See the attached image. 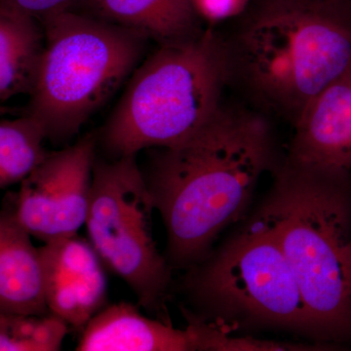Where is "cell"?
I'll return each mask as SVG.
<instances>
[{
	"instance_id": "6da1fadb",
	"label": "cell",
	"mask_w": 351,
	"mask_h": 351,
	"mask_svg": "<svg viewBox=\"0 0 351 351\" xmlns=\"http://www.w3.org/2000/svg\"><path fill=\"white\" fill-rule=\"evenodd\" d=\"M147 151L141 170L167 233L168 263L186 269L209 256L263 175L279 165L269 115L223 103L188 140Z\"/></svg>"
},
{
	"instance_id": "7a4b0ae2",
	"label": "cell",
	"mask_w": 351,
	"mask_h": 351,
	"mask_svg": "<svg viewBox=\"0 0 351 351\" xmlns=\"http://www.w3.org/2000/svg\"><path fill=\"white\" fill-rule=\"evenodd\" d=\"M221 34L228 84L250 107L294 125L304 108L351 69L346 0H263Z\"/></svg>"
},
{
	"instance_id": "3957f363",
	"label": "cell",
	"mask_w": 351,
	"mask_h": 351,
	"mask_svg": "<svg viewBox=\"0 0 351 351\" xmlns=\"http://www.w3.org/2000/svg\"><path fill=\"white\" fill-rule=\"evenodd\" d=\"M276 182L252 223L282 249L306 306L313 339L351 345V295L341 250L351 235V173L279 163Z\"/></svg>"
},
{
	"instance_id": "277c9868",
	"label": "cell",
	"mask_w": 351,
	"mask_h": 351,
	"mask_svg": "<svg viewBox=\"0 0 351 351\" xmlns=\"http://www.w3.org/2000/svg\"><path fill=\"white\" fill-rule=\"evenodd\" d=\"M228 84L223 38L213 27L160 44L134 71L101 144L112 158L181 144L213 117Z\"/></svg>"
},
{
	"instance_id": "5b68a950",
	"label": "cell",
	"mask_w": 351,
	"mask_h": 351,
	"mask_svg": "<svg viewBox=\"0 0 351 351\" xmlns=\"http://www.w3.org/2000/svg\"><path fill=\"white\" fill-rule=\"evenodd\" d=\"M44 46L25 114L47 140L73 138L140 63L137 32L71 10L41 21Z\"/></svg>"
},
{
	"instance_id": "8992f818",
	"label": "cell",
	"mask_w": 351,
	"mask_h": 351,
	"mask_svg": "<svg viewBox=\"0 0 351 351\" xmlns=\"http://www.w3.org/2000/svg\"><path fill=\"white\" fill-rule=\"evenodd\" d=\"M189 269V301L206 322L278 328L313 338L306 306L294 272L278 242L251 223L219 253Z\"/></svg>"
},
{
	"instance_id": "52a82bcc",
	"label": "cell",
	"mask_w": 351,
	"mask_h": 351,
	"mask_svg": "<svg viewBox=\"0 0 351 351\" xmlns=\"http://www.w3.org/2000/svg\"><path fill=\"white\" fill-rule=\"evenodd\" d=\"M154 208L137 156L95 159L86 223L88 240L138 304L165 311L171 267L152 237Z\"/></svg>"
},
{
	"instance_id": "ba28073f",
	"label": "cell",
	"mask_w": 351,
	"mask_h": 351,
	"mask_svg": "<svg viewBox=\"0 0 351 351\" xmlns=\"http://www.w3.org/2000/svg\"><path fill=\"white\" fill-rule=\"evenodd\" d=\"M96 138L48 152L6 205L18 223L43 243L77 234L86 223Z\"/></svg>"
},
{
	"instance_id": "9c48e42d",
	"label": "cell",
	"mask_w": 351,
	"mask_h": 351,
	"mask_svg": "<svg viewBox=\"0 0 351 351\" xmlns=\"http://www.w3.org/2000/svg\"><path fill=\"white\" fill-rule=\"evenodd\" d=\"M38 251L48 311L82 332L108 306L106 265L89 240L77 234L44 243Z\"/></svg>"
},
{
	"instance_id": "30bf717a",
	"label": "cell",
	"mask_w": 351,
	"mask_h": 351,
	"mask_svg": "<svg viewBox=\"0 0 351 351\" xmlns=\"http://www.w3.org/2000/svg\"><path fill=\"white\" fill-rule=\"evenodd\" d=\"M293 127L284 162L351 173V69L314 97Z\"/></svg>"
},
{
	"instance_id": "8fae6325",
	"label": "cell",
	"mask_w": 351,
	"mask_h": 351,
	"mask_svg": "<svg viewBox=\"0 0 351 351\" xmlns=\"http://www.w3.org/2000/svg\"><path fill=\"white\" fill-rule=\"evenodd\" d=\"M78 351H200V329L184 330L143 315L128 302L107 306L82 330Z\"/></svg>"
},
{
	"instance_id": "7c38bea8",
	"label": "cell",
	"mask_w": 351,
	"mask_h": 351,
	"mask_svg": "<svg viewBox=\"0 0 351 351\" xmlns=\"http://www.w3.org/2000/svg\"><path fill=\"white\" fill-rule=\"evenodd\" d=\"M49 313L38 248L8 207L0 210V314Z\"/></svg>"
},
{
	"instance_id": "4fadbf2b",
	"label": "cell",
	"mask_w": 351,
	"mask_h": 351,
	"mask_svg": "<svg viewBox=\"0 0 351 351\" xmlns=\"http://www.w3.org/2000/svg\"><path fill=\"white\" fill-rule=\"evenodd\" d=\"M101 20L137 32L159 44L184 40L199 34L191 0H90Z\"/></svg>"
},
{
	"instance_id": "5bb4252c",
	"label": "cell",
	"mask_w": 351,
	"mask_h": 351,
	"mask_svg": "<svg viewBox=\"0 0 351 351\" xmlns=\"http://www.w3.org/2000/svg\"><path fill=\"white\" fill-rule=\"evenodd\" d=\"M36 21L0 3V103L31 93L44 46Z\"/></svg>"
},
{
	"instance_id": "9a60e30c",
	"label": "cell",
	"mask_w": 351,
	"mask_h": 351,
	"mask_svg": "<svg viewBox=\"0 0 351 351\" xmlns=\"http://www.w3.org/2000/svg\"><path fill=\"white\" fill-rule=\"evenodd\" d=\"M43 127L29 115L0 120V189L21 184L47 151Z\"/></svg>"
},
{
	"instance_id": "2e32d148",
	"label": "cell",
	"mask_w": 351,
	"mask_h": 351,
	"mask_svg": "<svg viewBox=\"0 0 351 351\" xmlns=\"http://www.w3.org/2000/svg\"><path fill=\"white\" fill-rule=\"evenodd\" d=\"M69 325L53 313L3 315L0 326V351L62 350Z\"/></svg>"
},
{
	"instance_id": "e0dca14e",
	"label": "cell",
	"mask_w": 351,
	"mask_h": 351,
	"mask_svg": "<svg viewBox=\"0 0 351 351\" xmlns=\"http://www.w3.org/2000/svg\"><path fill=\"white\" fill-rule=\"evenodd\" d=\"M201 331V351H306L321 350L319 345L283 343L253 337L230 336L210 323L198 321Z\"/></svg>"
},
{
	"instance_id": "ac0fdd59",
	"label": "cell",
	"mask_w": 351,
	"mask_h": 351,
	"mask_svg": "<svg viewBox=\"0 0 351 351\" xmlns=\"http://www.w3.org/2000/svg\"><path fill=\"white\" fill-rule=\"evenodd\" d=\"M249 0H191L193 10L208 27L230 18L239 17L246 9Z\"/></svg>"
},
{
	"instance_id": "d6986e66",
	"label": "cell",
	"mask_w": 351,
	"mask_h": 351,
	"mask_svg": "<svg viewBox=\"0 0 351 351\" xmlns=\"http://www.w3.org/2000/svg\"><path fill=\"white\" fill-rule=\"evenodd\" d=\"M76 0H0V3L43 21L51 15L69 10V7Z\"/></svg>"
},
{
	"instance_id": "ffe728a7",
	"label": "cell",
	"mask_w": 351,
	"mask_h": 351,
	"mask_svg": "<svg viewBox=\"0 0 351 351\" xmlns=\"http://www.w3.org/2000/svg\"><path fill=\"white\" fill-rule=\"evenodd\" d=\"M341 267L346 286L351 295V235L341 250Z\"/></svg>"
},
{
	"instance_id": "44dd1931",
	"label": "cell",
	"mask_w": 351,
	"mask_h": 351,
	"mask_svg": "<svg viewBox=\"0 0 351 351\" xmlns=\"http://www.w3.org/2000/svg\"><path fill=\"white\" fill-rule=\"evenodd\" d=\"M11 112H12V110H11V108H7L5 106L0 105V119L5 117L6 114H9V113Z\"/></svg>"
},
{
	"instance_id": "7402d4cb",
	"label": "cell",
	"mask_w": 351,
	"mask_h": 351,
	"mask_svg": "<svg viewBox=\"0 0 351 351\" xmlns=\"http://www.w3.org/2000/svg\"><path fill=\"white\" fill-rule=\"evenodd\" d=\"M4 314H0V326H1L2 319H3Z\"/></svg>"
},
{
	"instance_id": "603a6c76",
	"label": "cell",
	"mask_w": 351,
	"mask_h": 351,
	"mask_svg": "<svg viewBox=\"0 0 351 351\" xmlns=\"http://www.w3.org/2000/svg\"><path fill=\"white\" fill-rule=\"evenodd\" d=\"M346 2H348L350 5H351V0H346Z\"/></svg>"
}]
</instances>
